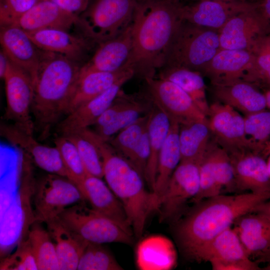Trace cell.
<instances>
[{
  "instance_id": "cell-1",
  "label": "cell",
  "mask_w": 270,
  "mask_h": 270,
  "mask_svg": "<svg viewBox=\"0 0 270 270\" xmlns=\"http://www.w3.org/2000/svg\"><path fill=\"white\" fill-rule=\"evenodd\" d=\"M178 0H138L131 23L132 50L126 66L144 78L164 66L182 22Z\"/></svg>"
},
{
  "instance_id": "cell-2",
  "label": "cell",
  "mask_w": 270,
  "mask_h": 270,
  "mask_svg": "<svg viewBox=\"0 0 270 270\" xmlns=\"http://www.w3.org/2000/svg\"><path fill=\"white\" fill-rule=\"evenodd\" d=\"M270 200V192L220 194L202 200L178 224L176 236L184 253L191 258L201 246L231 227L246 214Z\"/></svg>"
},
{
  "instance_id": "cell-3",
  "label": "cell",
  "mask_w": 270,
  "mask_h": 270,
  "mask_svg": "<svg viewBox=\"0 0 270 270\" xmlns=\"http://www.w3.org/2000/svg\"><path fill=\"white\" fill-rule=\"evenodd\" d=\"M90 135L102 154L103 178L122 204L134 236L139 238L149 215L156 210L152 193L146 188L143 176L108 142L92 130Z\"/></svg>"
},
{
  "instance_id": "cell-4",
  "label": "cell",
  "mask_w": 270,
  "mask_h": 270,
  "mask_svg": "<svg viewBox=\"0 0 270 270\" xmlns=\"http://www.w3.org/2000/svg\"><path fill=\"white\" fill-rule=\"evenodd\" d=\"M81 68L78 62L55 54L41 66L32 81V113L34 126L43 134H46L62 114H66Z\"/></svg>"
},
{
  "instance_id": "cell-5",
  "label": "cell",
  "mask_w": 270,
  "mask_h": 270,
  "mask_svg": "<svg viewBox=\"0 0 270 270\" xmlns=\"http://www.w3.org/2000/svg\"><path fill=\"white\" fill-rule=\"evenodd\" d=\"M221 49L218 32L182 21L170 46L164 66L201 72Z\"/></svg>"
},
{
  "instance_id": "cell-6",
  "label": "cell",
  "mask_w": 270,
  "mask_h": 270,
  "mask_svg": "<svg viewBox=\"0 0 270 270\" xmlns=\"http://www.w3.org/2000/svg\"><path fill=\"white\" fill-rule=\"evenodd\" d=\"M138 0H90L78 16L84 36L98 44L121 34L132 23Z\"/></svg>"
},
{
  "instance_id": "cell-7",
  "label": "cell",
  "mask_w": 270,
  "mask_h": 270,
  "mask_svg": "<svg viewBox=\"0 0 270 270\" xmlns=\"http://www.w3.org/2000/svg\"><path fill=\"white\" fill-rule=\"evenodd\" d=\"M84 202L66 208L58 216L71 231L90 242L126 244L133 242L134 234L130 226L86 207Z\"/></svg>"
},
{
  "instance_id": "cell-8",
  "label": "cell",
  "mask_w": 270,
  "mask_h": 270,
  "mask_svg": "<svg viewBox=\"0 0 270 270\" xmlns=\"http://www.w3.org/2000/svg\"><path fill=\"white\" fill-rule=\"evenodd\" d=\"M85 200L79 188L68 178L48 174L34 186V220L45 222Z\"/></svg>"
},
{
  "instance_id": "cell-9",
  "label": "cell",
  "mask_w": 270,
  "mask_h": 270,
  "mask_svg": "<svg viewBox=\"0 0 270 270\" xmlns=\"http://www.w3.org/2000/svg\"><path fill=\"white\" fill-rule=\"evenodd\" d=\"M4 80L6 117L14 126L30 134L35 128L32 113L34 85L30 76L9 60Z\"/></svg>"
},
{
  "instance_id": "cell-10",
  "label": "cell",
  "mask_w": 270,
  "mask_h": 270,
  "mask_svg": "<svg viewBox=\"0 0 270 270\" xmlns=\"http://www.w3.org/2000/svg\"><path fill=\"white\" fill-rule=\"evenodd\" d=\"M148 98L171 121L179 124L206 120L190 96L176 84L161 78H145Z\"/></svg>"
},
{
  "instance_id": "cell-11",
  "label": "cell",
  "mask_w": 270,
  "mask_h": 270,
  "mask_svg": "<svg viewBox=\"0 0 270 270\" xmlns=\"http://www.w3.org/2000/svg\"><path fill=\"white\" fill-rule=\"evenodd\" d=\"M207 119L212 138L228 154L254 152L246 134L244 118L239 112L216 102L210 105Z\"/></svg>"
},
{
  "instance_id": "cell-12",
  "label": "cell",
  "mask_w": 270,
  "mask_h": 270,
  "mask_svg": "<svg viewBox=\"0 0 270 270\" xmlns=\"http://www.w3.org/2000/svg\"><path fill=\"white\" fill-rule=\"evenodd\" d=\"M256 7V0H198L180 6L183 21L218 32L232 18Z\"/></svg>"
},
{
  "instance_id": "cell-13",
  "label": "cell",
  "mask_w": 270,
  "mask_h": 270,
  "mask_svg": "<svg viewBox=\"0 0 270 270\" xmlns=\"http://www.w3.org/2000/svg\"><path fill=\"white\" fill-rule=\"evenodd\" d=\"M218 34L221 48L250 51L260 38L270 34V20L256 6L232 18Z\"/></svg>"
},
{
  "instance_id": "cell-14",
  "label": "cell",
  "mask_w": 270,
  "mask_h": 270,
  "mask_svg": "<svg viewBox=\"0 0 270 270\" xmlns=\"http://www.w3.org/2000/svg\"><path fill=\"white\" fill-rule=\"evenodd\" d=\"M199 164L180 161L161 196L158 210L162 220L173 218L200 190Z\"/></svg>"
},
{
  "instance_id": "cell-15",
  "label": "cell",
  "mask_w": 270,
  "mask_h": 270,
  "mask_svg": "<svg viewBox=\"0 0 270 270\" xmlns=\"http://www.w3.org/2000/svg\"><path fill=\"white\" fill-rule=\"evenodd\" d=\"M0 42L10 60L34 80L41 66L53 53L38 47L26 32L14 25L0 26Z\"/></svg>"
},
{
  "instance_id": "cell-16",
  "label": "cell",
  "mask_w": 270,
  "mask_h": 270,
  "mask_svg": "<svg viewBox=\"0 0 270 270\" xmlns=\"http://www.w3.org/2000/svg\"><path fill=\"white\" fill-rule=\"evenodd\" d=\"M0 134L14 146L26 153L38 167L49 174L68 178L66 170L56 146L38 142L30 134L14 125L2 124Z\"/></svg>"
},
{
  "instance_id": "cell-17",
  "label": "cell",
  "mask_w": 270,
  "mask_h": 270,
  "mask_svg": "<svg viewBox=\"0 0 270 270\" xmlns=\"http://www.w3.org/2000/svg\"><path fill=\"white\" fill-rule=\"evenodd\" d=\"M238 192H270V177L264 156L252 150L228 154Z\"/></svg>"
},
{
  "instance_id": "cell-18",
  "label": "cell",
  "mask_w": 270,
  "mask_h": 270,
  "mask_svg": "<svg viewBox=\"0 0 270 270\" xmlns=\"http://www.w3.org/2000/svg\"><path fill=\"white\" fill-rule=\"evenodd\" d=\"M254 56L242 50H220L201 72L212 85L222 84L244 80L251 68Z\"/></svg>"
},
{
  "instance_id": "cell-19",
  "label": "cell",
  "mask_w": 270,
  "mask_h": 270,
  "mask_svg": "<svg viewBox=\"0 0 270 270\" xmlns=\"http://www.w3.org/2000/svg\"><path fill=\"white\" fill-rule=\"evenodd\" d=\"M132 77H124L105 92L80 105L68 114L58 125V131L66 135L89 128L112 104L122 86Z\"/></svg>"
},
{
  "instance_id": "cell-20",
  "label": "cell",
  "mask_w": 270,
  "mask_h": 270,
  "mask_svg": "<svg viewBox=\"0 0 270 270\" xmlns=\"http://www.w3.org/2000/svg\"><path fill=\"white\" fill-rule=\"evenodd\" d=\"M135 74L134 68L126 66L114 72L84 71L80 70L66 114L102 94L120 79L126 76L132 78Z\"/></svg>"
},
{
  "instance_id": "cell-21",
  "label": "cell",
  "mask_w": 270,
  "mask_h": 270,
  "mask_svg": "<svg viewBox=\"0 0 270 270\" xmlns=\"http://www.w3.org/2000/svg\"><path fill=\"white\" fill-rule=\"evenodd\" d=\"M131 24L116 36L99 44L90 60L82 66L84 71L114 72L126 64L132 50Z\"/></svg>"
},
{
  "instance_id": "cell-22",
  "label": "cell",
  "mask_w": 270,
  "mask_h": 270,
  "mask_svg": "<svg viewBox=\"0 0 270 270\" xmlns=\"http://www.w3.org/2000/svg\"><path fill=\"white\" fill-rule=\"evenodd\" d=\"M212 90L218 102L230 106L245 116L267 108L264 94L253 84L242 80L212 85Z\"/></svg>"
},
{
  "instance_id": "cell-23",
  "label": "cell",
  "mask_w": 270,
  "mask_h": 270,
  "mask_svg": "<svg viewBox=\"0 0 270 270\" xmlns=\"http://www.w3.org/2000/svg\"><path fill=\"white\" fill-rule=\"evenodd\" d=\"M78 16L48 0H41L14 24L27 32L56 28L68 31L77 24Z\"/></svg>"
},
{
  "instance_id": "cell-24",
  "label": "cell",
  "mask_w": 270,
  "mask_h": 270,
  "mask_svg": "<svg viewBox=\"0 0 270 270\" xmlns=\"http://www.w3.org/2000/svg\"><path fill=\"white\" fill-rule=\"evenodd\" d=\"M190 258L210 264L251 260L238 234L231 227L199 248Z\"/></svg>"
},
{
  "instance_id": "cell-25",
  "label": "cell",
  "mask_w": 270,
  "mask_h": 270,
  "mask_svg": "<svg viewBox=\"0 0 270 270\" xmlns=\"http://www.w3.org/2000/svg\"><path fill=\"white\" fill-rule=\"evenodd\" d=\"M26 32L42 50L77 62L82 59L89 46L86 38L74 36L63 30L50 28Z\"/></svg>"
},
{
  "instance_id": "cell-26",
  "label": "cell",
  "mask_w": 270,
  "mask_h": 270,
  "mask_svg": "<svg viewBox=\"0 0 270 270\" xmlns=\"http://www.w3.org/2000/svg\"><path fill=\"white\" fill-rule=\"evenodd\" d=\"M80 191L94 210L131 227L122 204L102 178L88 174Z\"/></svg>"
},
{
  "instance_id": "cell-27",
  "label": "cell",
  "mask_w": 270,
  "mask_h": 270,
  "mask_svg": "<svg viewBox=\"0 0 270 270\" xmlns=\"http://www.w3.org/2000/svg\"><path fill=\"white\" fill-rule=\"evenodd\" d=\"M45 223L55 246L60 270H77L80 258L88 242L71 231L58 216Z\"/></svg>"
},
{
  "instance_id": "cell-28",
  "label": "cell",
  "mask_w": 270,
  "mask_h": 270,
  "mask_svg": "<svg viewBox=\"0 0 270 270\" xmlns=\"http://www.w3.org/2000/svg\"><path fill=\"white\" fill-rule=\"evenodd\" d=\"M234 227L246 252L260 256L270 250V219L256 213H248L238 218Z\"/></svg>"
},
{
  "instance_id": "cell-29",
  "label": "cell",
  "mask_w": 270,
  "mask_h": 270,
  "mask_svg": "<svg viewBox=\"0 0 270 270\" xmlns=\"http://www.w3.org/2000/svg\"><path fill=\"white\" fill-rule=\"evenodd\" d=\"M171 122L169 132L159 154L155 184L152 192L156 210L168 183L181 160L178 140L180 124L174 121Z\"/></svg>"
},
{
  "instance_id": "cell-30",
  "label": "cell",
  "mask_w": 270,
  "mask_h": 270,
  "mask_svg": "<svg viewBox=\"0 0 270 270\" xmlns=\"http://www.w3.org/2000/svg\"><path fill=\"white\" fill-rule=\"evenodd\" d=\"M212 139L208 119L180 124L178 140L180 161L200 163Z\"/></svg>"
},
{
  "instance_id": "cell-31",
  "label": "cell",
  "mask_w": 270,
  "mask_h": 270,
  "mask_svg": "<svg viewBox=\"0 0 270 270\" xmlns=\"http://www.w3.org/2000/svg\"><path fill=\"white\" fill-rule=\"evenodd\" d=\"M171 124L167 115L154 104L148 125L150 154L145 174V180L151 192L155 184L159 154Z\"/></svg>"
},
{
  "instance_id": "cell-32",
  "label": "cell",
  "mask_w": 270,
  "mask_h": 270,
  "mask_svg": "<svg viewBox=\"0 0 270 270\" xmlns=\"http://www.w3.org/2000/svg\"><path fill=\"white\" fill-rule=\"evenodd\" d=\"M159 78L180 86L207 117L210 105L206 96V86L200 72L185 68L166 66Z\"/></svg>"
},
{
  "instance_id": "cell-33",
  "label": "cell",
  "mask_w": 270,
  "mask_h": 270,
  "mask_svg": "<svg viewBox=\"0 0 270 270\" xmlns=\"http://www.w3.org/2000/svg\"><path fill=\"white\" fill-rule=\"evenodd\" d=\"M39 222L32 224L26 238L31 246L38 270H60L54 244Z\"/></svg>"
},
{
  "instance_id": "cell-34",
  "label": "cell",
  "mask_w": 270,
  "mask_h": 270,
  "mask_svg": "<svg viewBox=\"0 0 270 270\" xmlns=\"http://www.w3.org/2000/svg\"><path fill=\"white\" fill-rule=\"evenodd\" d=\"M250 51L254 56L253 62L243 80L270 90V34L260 38Z\"/></svg>"
},
{
  "instance_id": "cell-35",
  "label": "cell",
  "mask_w": 270,
  "mask_h": 270,
  "mask_svg": "<svg viewBox=\"0 0 270 270\" xmlns=\"http://www.w3.org/2000/svg\"><path fill=\"white\" fill-rule=\"evenodd\" d=\"M88 128L62 136L76 146L88 174L102 178V158L98 146L90 134Z\"/></svg>"
},
{
  "instance_id": "cell-36",
  "label": "cell",
  "mask_w": 270,
  "mask_h": 270,
  "mask_svg": "<svg viewBox=\"0 0 270 270\" xmlns=\"http://www.w3.org/2000/svg\"><path fill=\"white\" fill-rule=\"evenodd\" d=\"M154 104L148 97L136 96L133 102L108 124L94 131L103 140L108 142L120 130L149 112Z\"/></svg>"
},
{
  "instance_id": "cell-37",
  "label": "cell",
  "mask_w": 270,
  "mask_h": 270,
  "mask_svg": "<svg viewBox=\"0 0 270 270\" xmlns=\"http://www.w3.org/2000/svg\"><path fill=\"white\" fill-rule=\"evenodd\" d=\"M54 145L59 151L66 170L68 178L73 182L80 190L82 183L88 174L76 146L62 135L56 138Z\"/></svg>"
},
{
  "instance_id": "cell-38",
  "label": "cell",
  "mask_w": 270,
  "mask_h": 270,
  "mask_svg": "<svg viewBox=\"0 0 270 270\" xmlns=\"http://www.w3.org/2000/svg\"><path fill=\"white\" fill-rule=\"evenodd\" d=\"M245 130L254 150L263 154L270 141V110H264L244 116Z\"/></svg>"
},
{
  "instance_id": "cell-39",
  "label": "cell",
  "mask_w": 270,
  "mask_h": 270,
  "mask_svg": "<svg viewBox=\"0 0 270 270\" xmlns=\"http://www.w3.org/2000/svg\"><path fill=\"white\" fill-rule=\"evenodd\" d=\"M150 111L120 130L108 141L116 152L126 159L146 130Z\"/></svg>"
},
{
  "instance_id": "cell-40",
  "label": "cell",
  "mask_w": 270,
  "mask_h": 270,
  "mask_svg": "<svg viewBox=\"0 0 270 270\" xmlns=\"http://www.w3.org/2000/svg\"><path fill=\"white\" fill-rule=\"evenodd\" d=\"M112 253L102 244L88 242L79 260L78 270H120Z\"/></svg>"
},
{
  "instance_id": "cell-41",
  "label": "cell",
  "mask_w": 270,
  "mask_h": 270,
  "mask_svg": "<svg viewBox=\"0 0 270 270\" xmlns=\"http://www.w3.org/2000/svg\"><path fill=\"white\" fill-rule=\"evenodd\" d=\"M212 142V140L199 164L200 190L197 195L192 200L195 204L222 194L214 172Z\"/></svg>"
},
{
  "instance_id": "cell-42",
  "label": "cell",
  "mask_w": 270,
  "mask_h": 270,
  "mask_svg": "<svg viewBox=\"0 0 270 270\" xmlns=\"http://www.w3.org/2000/svg\"><path fill=\"white\" fill-rule=\"evenodd\" d=\"M214 168L218 185L222 192H238L234 172L228 153L212 138Z\"/></svg>"
},
{
  "instance_id": "cell-43",
  "label": "cell",
  "mask_w": 270,
  "mask_h": 270,
  "mask_svg": "<svg viewBox=\"0 0 270 270\" xmlns=\"http://www.w3.org/2000/svg\"><path fill=\"white\" fill-rule=\"evenodd\" d=\"M1 270H36L37 264L30 244L26 238L18 244L12 254L1 262Z\"/></svg>"
},
{
  "instance_id": "cell-44",
  "label": "cell",
  "mask_w": 270,
  "mask_h": 270,
  "mask_svg": "<svg viewBox=\"0 0 270 270\" xmlns=\"http://www.w3.org/2000/svg\"><path fill=\"white\" fill-rule=\"evenodd\" d=\"M41 0H0V26L14 24Z\"/></svg>"
},
{
  "instance_id": "cell-45",
  "label": "cell",
  "mask_w": 270,
  "mask_h": 270,
  "mask_svg": "<svg viewBox=\"0 0 270 270\" xmlns=\"http://www.w3.org/2000/svg\"><path fill=\"white\" fill-rule=\"evenodd\" d=\"M150 149L148 128L126 160L145 179Z\"/></svg>"
},
{
  "instance_id": "cell-46",
  "label": "cell",
  "mask_w": 270,
  "mask_h": 270,
  "mask_svg": "<svg viewBox=\"0 0 270 270\" xmlns=\"http://www.w3.org/2000/svg\"><path fill=\"white\" fill-rule=\"evenodd\" d=\"M64 10L78 16L86 8L90 0H48Z\"/></svg>"
},
{
  "instance_id": "cell-47",
  "label": "cell",
  "mask_w": 270,
  "mask_h": 270,
  "mask_svg": "<svg viewBox=\"0 0 270 270\" xmlns=\"http://www.w3.org/2000/svg\"><path fill=\"white\" fill-rule=\"evenodd\" d=\"M212 270H258V264L252 261L244 262H212Z\"/></svg>"
},
{
  "instance_id": "cell-48",
  "label": "cell",
  "mask_w": 270,
  "mask_h": 270,
  "mask_svg": "<svg viewBox=\"0 0 270 270\" xmlns=\"http://www.w3.org/2000/svg\"><path fill=\"white\" fill-rule=\"evenodd\" d=\"M257 8L270 20V0H256Z\"/></svg>"
},
{
  "instance_id": "cell-49",
  "label": "cell",
  "mask_w": 270,
  "mask_h": 270,
  "mask_svg": "<svg viewBox=\"0 0 270 270\" xmlns=\"http://www.w3.org/2000/svg\"><path fill=\"white\" fill-rule=\"evenodd\" d=\"M9 59L2 50L0 52V76L3 79L6 72Z\"/></svg>"
},
{
  "instance_id": "cell-50",
  "label": "cell",
  "mask_w": 270,
  "mask_h": 270,
  "mask_svg": "<svg viewBox=\"0 0 270 270\" xmlns=\"http://www.w3.org/2000/svg\"><path fill=\"white\" fill-rule=\"evenodd\" d=\"M254 212L262 214L270 219V200L266 201L258 204Z\"/></svg>"
},
{
  "instance_id": "cell-51",
  "label": "cell",
  "mask_w": 270,
  "mask_h": 270,
  "mask_svg": "<svg viewBox=\"0 0 270 270\" xmlns=\"http://www.w3.org/2000/svg\"><path fill=\"white\" fill-rule=\"evenodd\" d=\"M260 256V260L268 262L270 264V250L262 254Z\"/></svg>"
},
{
  "instance_id": "cell-52",
  "label": "cell",
  "mask_w": 270,
  "mask_h": 270,
  "mask_svg": "<svg viewBox=\"0 0 270 270\" xmlns=\"http://www.w3.org/2000/svg\"><path fill=\"white\" fill-rule=\"evenodd\" d=\"M264 94L266 98L267 108L270 110V89L266 90Z\"/></svg>"
},
{
  "instance_id": "cell-53",
  "label": "cell",
  "mask_w": 270,
  "mask_h": 270,
  "mask_svg": "<svg viewBox=\"0 0 270 270\" xmlns=\"http://www.w3.org/2000/svg\"><path fill=\"white\" fill-rule=\"evenodd\" d=\"M270 153V141H269L266 144L264 151L263 152V154L264 156L268 155Z\"/></svg>"
},
{
  "instance_id": "cell-54",
  "label": "cell",
  "mask_w": 270,
  "mask_h": 270,
  "mask_svg": "<svg viewBox=\"0 0 270 270\" xmlns=\"http://www.w3.org/2000/svg\"><path fill=\"white\" fill-rule=\"evenodd\" d=\"M268 155V157L266 161V166H267V168H268V174L270 177V153Z\"/></svg>"
},
{
  "instance_id": "cell-55",
  "label": "cell",
  "mask_w": 270,
  "mask_h": 270,
  "mask_svg": "<svg viewBox=\"0 0 270 270\" xmlns=\"http://www.w3.org/2000/svg\"><path fill=\"white\" fill-rule=\"evenodd\" d=\"M180 2H182V0H178ZM194 0V1H196V0ZM244 0V1H253V0Z\"/></svg>"
}]
</instances>
